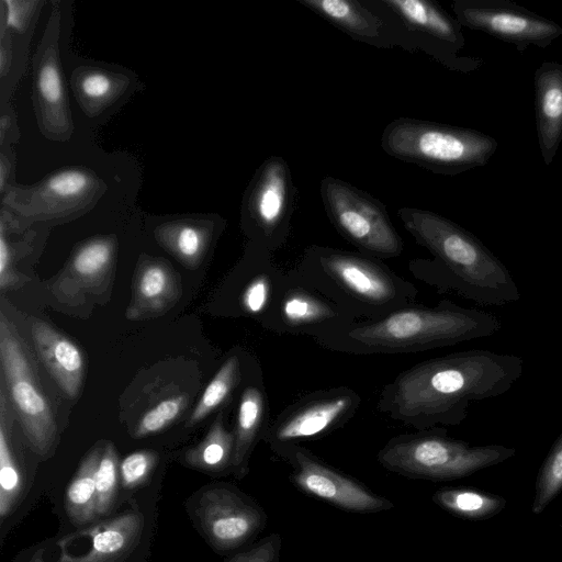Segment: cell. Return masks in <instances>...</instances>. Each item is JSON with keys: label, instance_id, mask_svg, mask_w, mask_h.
I'll return each mask as SVG.
<instances>
[{"label": "cell", "instance_id": "obj_15", "mask_svg": "<svg viewBox=\"0 0 562 562\" xmlns=\"http://www.w3.org/2000/svg\"><path fill=\"white\" fill-rule=\"evenodd\" d=\"M263 324L279 334L316 338L355 321L337 304L299 280L292 271Z\"/></svg>", "mask_w": 562, "mask_h": 562}, {"label": "cell", "instance_id": "obj_2", "mask_svg": "<svg viewBox=\"0 0 562 562\" xmlns=\"http://www.w3.org/2000/svg\"><path fill=\"white\" fill-rule=\"evenodd\" d=\"M397 216L432 259H414L409 271L441 292L481 305L504 306L520 299L507 267L472 233L429 210L401 207Z\"/></svg>", "mask_w": 562, "mask_h": 562}, {"label": "cell", "instance_id": "obj_17", "mask_svg": "<svg viewBox=\"0 0 562 562\" xmlns=\"http://www.w3.org/2000/svg\"><path fill=\"white\" fill-rule=\"evenodd\" d=\"M143 524V516L138 512L121 514L85 530L89 543L80 553L61 551L53 561L35 562H123L136 546Z\"/></svg>", "mask_w": 562, "mask_h": 562}, {"label": "cell", "instance_id": "obj_20", "mask_svg": "<svg viewBox=\"0 0 562 562\" xmlns=\"http://www.w3.org/2000/svg\"><path fill=\"white\" fill-rule=\"evenodd\" d=\"M269 407L262 385L249 384L240 395L236 427L234 431V453L232 469L237 479L248 473V463L254 447L262 439L269 426Z\"/></svg>", "mask_w": 562, "mask_h": 562}, {"label": "cell", "instance_id": "obj_32", "mask_svg": "<svg viewBox=\"0 0 562 562\" xmlns=\"http://www.w3.org/2000/svg\"><path fill=\"white\" fill-rule=\"evenodd\" d=\"M281 548L282 538L280 535L270 533L237 552L226 562H281Z\"/></svg>", "mask_w": 562, "mask_h": 562}, {"label": "cell", "instance_id": "obj_1", "mask_svg": "<svg viewBox=\"0 0 562 562\" xmlns=\"http://www.w3.org/2000/svg\"><path fill=\"white\" fill-rule=\"evenodd\" d=\"M515 355L474 349L414 364L380 392L376 408L416 430L458 426L471 402L503 395L522 374Z\"/></svg>", "mask_w": 562, "mask_h": 562}, {"label": "cell", "instance_id": "obj_6", "mask_svg": "<svg viewBox=\"0 0 562 562\" xmlns=\"http://www.w3.org/2000/svg\"><path fill=\"white\" fill-rule=\"evenodd\" d=\"M515 453V448L497 443L471 446L437 427L392 437L376 460L385 470L409 479L449 481L503 463Z\"/></svg>", "mask_w": 562, "mask_h": 562}, {"label": "cell", "instance_id": "obj_12", "mask_svg": "<svg viewBox=\"0 0 562 562\" xmlns=\"http://www.w3.org/2000/svg\"><path fill=\"white\" fill-rule=\"evenodd\" d=\"M194 517L210 544L233 551L255 539L267 526L268 515L250 496L228 485H213L195 495Z\"/></svg>", "mask_w": 562, "mask_h": 562}, {"label": "cell", "instance_id": "obj_31", "mask_svg": "<svg viewBox=\"0 0 562 562\" xmlns=\"http://www.w3.org/2000/svg\"><path fill=\"white\" fill-rule=\"evenodd\" d=\"M157 457L149 451H136L123 459L119 472L122 484L126 488L140 485L155 467Z\"/></svg>", "mask_w": 562, "mask_h": 562}, {"label": "cell", "instance_id": "obj_33", "mask_svg": "<svg viewBox=\"0 0 562 562\" xmlns=\"http://www.w3.org/2000/svg\"><path fill=\"white\" fill-rule=\"evenodd\" d=\"M172 247L187 261L196 260L203 250L202 233L193 226H182L173 237Z\"/></svg>", "mask_w": 562, "mask_h": 562}, {"label": "cell", "instance_id": "obj_7", "mask_svg": "<svg viewBox=\"0 0 562 562\" xmlns=\"http://www.w3.org/2000/svg\"><path fill=\"white\" fill-rule=\"evenodd\" d=\"M363 1L390 24L396 46L423 50L454 71H475L484 64L480 57L458 55L465 45L462 25L436 1Z\"/></svg>", "mask_w": 562, "mask_h": 562}, {"label": "cell", "instance_id": "obj_28", "mask_svg": "<svg viewBox=\"0 0 562 562\" xmlns=\"http://www.w3.org/2000/svg\"><path fill=\"white\" fill-rule=\"evenodd\" d=\"M119 467L115 448L109 443L101 452L95 472L98 516L106 515L113 505L117 491Z\"/></svg>", "mask_w": 562, "mask_h": 562}, {"label": "cell", "instance_id": "obj_13", "mask_svg": "<svg viewBox=\"0 0 562 562\" xmlns=\"http://www.w3.org/2000/svg\"><path fill=\"white\" fill-rule=\"evenodd\" d=\"M276 456L290 465L293 485L341 510L374 514L394 508L392 501L327 464L302 445L289 446Z\"/></svg>", "mask_w": 562, "mask_h": 562}, {"label": "cell", "instance_id": "obj_9", "mask_svg": "<svg viewBox=\"0 0 562 562\" xmlns=\"http://www.w3.org/2000/svg\"><path fill=\"white\" fill-rule=\"evenodd\" d=\"M0 359L14 411L33 449L46 454L56 437V423L33 371L29 353L13 326L1 314Z\"/></svg>", "mask_w": 562, "mask_h": 562}, {"label": "cell", "instance_id": "obj_25", "mask_svg": "<svg viewBox=\"0 0 562 562\" xmlns=\"http://www.w3.org/2000/svg\"><path fill=\"white\" fill-rule=\"evenodd\" d=\"M240 380V360L233 355L226 359L204 390L195 406L190 424H195L222 405L238 385Z\"/></svg>", "mask_w": 562, "mask_h": 562}, {"label": "cell", "instance_id": "obj_35", "mask_svg": "<svg viewBox=\"0 0 562 562\" xmlns=\"http://www.w3.org/2000/svg\"><path fill=\"white\" fill-rule=\"evenodd\" d=\"M79 87L83 97L101 102L112 94L114 83L104 72L91 71L81 78Z\"/></svg>", "mask_w": 562, "mask_h": 562}, {"label": "cell", "instance_id": "obj_26", "mask_svg": "<svg viewBox=\"0 0 562 562\" xmlns=\"http://www.w3.org/2000/svg\"><path fill=\"white\" fill-rule=\"evenodd\" d=\"M562 492V432L551 446L536 479L531 512L541 514Z\"/></svg>", "mask_w": 562, "mask_h": 562}, {"label": "cell", "instance_id": "obj_3", "mask_svg": "<svg viewBox=\"0 0 562 562\" xmlns=\"http://www.w3.org/2000/svg\"><path fill=\"white\" fill-rule=\"evenodd\" d=\"M501 326L492 313L442 300L434 307L415 304L374 321L349 323L314 339L351 355L405 353L490 337Z\"/></svg>", "mask_w": 562, "mask_h": 562}, {"label": "cell", "instance_id": "obj_23", "mask_svg": "<svg viewBox=\"0 0 562 562\" xmlns=\"http://www.w3.org/2000/svg\"><path fill=\"white\" fill-rule=\"evenodd\" d=\"M35 86L36 94L45 115V123L50 127L68 130L69 119L65 91L55 53L46 56L38 64Z\"/></svg>", "mask_w": 562, "mask_h": 562}, {"label": "cell", "instance_id": "obj_21", "mask_svg": "<svg viewBox=\"0 0 562 562\" xmlns=\"http://www.w3.org/2000/svg\"><path fill=\"white\" fill-rule=\"evenodd\" d=\"M431 499L446 512L468 520L490 519L507 504L503 496L471 487H442Z\"/></svg>", "mask_w": 562, "mask_h": 562}, {"label": "cell", "instance_id": "obj_14", "mask_svg": "<svg viewBox=\"0 0 562 562\" xmlns=\"http://www.w3.org/2000/svg\"><path fill=\"white\" fill-rule=\"evenodd\" d=\"M462 26L484 32L517 50L544 48L562 36V26L510 0H454L451 4Z\"/></svg>", "mask_w": 562, "mask_h": 562}, {"label": "cell", "instance_id": "obj_34", "mask_svg": "<svg viewBox=\"0 0 562 562\" xmlns=\"http://www.w3.org/2000/svg\"><path fill=\"white\" fill-rule=\"evenodd\" d=\"M169 276L164 267L150 265L139 277L138 293L146 300H155L166 291Z\"/></svg>", "mask_w": 562, "mask_h": 562}, {"label": "cell", "instance_id": "obj_29", "mask_svg": "<svg viewBox=\"0 0 562 562\" xmlns=\"http://www.w3.org/2000/svg\"><path fill=\"white\" fill-rule=\"evenodd\" d=\"M186 403L183 396H173L164 400L148 411L138 423L135 435L144 437L162 430L182 411Z\"/></svg>", "mask_w": 562, "mask_h": 562}, {"label": "cell", "instance_id": "obj_4", "mask_svg": "<svg viewBox=\"0 0 562 562\" xmlns=\"http://www.w3.org/2000/svg\"><path fill=\"white\" fill-rule=\"evenodd\" d=\"M292 272L355 322L374 321L417 304L415 284L381 259L361 252L312 245Z\"/></svg>", "mask_w": 562, "mask_h": 562}, {"label": "cell", "instance_id": "obj_8", "mask_svg": "<svg viewBox=\"0 0 562 562\" xmlns=\"http://www.w3.org/2000/svg\"><path fill=\"white\" fill-rule=\"evenodd\" d=\"M319 192L329 222L359 252L381 260L402 255L403 239L383 202L333 176L322 179Z\"/></svg>", "mask_w": 562, "mask_h": 562}, {"label": "cell", "instance_id": "obj_36", "mask_svg": "<svg viewBox=\"0 0 562 562\" xmlns=\"http://www.w3.org/2000/svg\"><path fill=\"white\" fill-rule=\"evenodd\" d=\"M2 4L4 5L7 26L16 31H22L26 27L36 2L3 0Z\"/></svg>", "mask_w": 562, "mask_h": 562}, {"label": "cell", "instance_id": "obj_27", "mask_svg": "<svg viewBox=\"0 0 562 562\" xmlns=\"http://www.w3.org/2000/svg\"><path fill=\"white\" fill-rule=\"evenodd\" d=\"M22 492V475L12 453L4 419L0 424V518L1 522L12 512Z\"/></svg>", "mask_w": 562, "mask_h": 562}, {"label": "cell", "instance_id": "obj_10", "mask_svg": "<svg viewBox=\"0 0 562 562\" xmlns=\"http://www.w3.org/2000/svg\"><path fill=\"white\" fill-rule=\"evenodd\" d=\"M360 403V395L346 386L308 393L269 424L262 440L277 454L289 446L323 438L347 424Z\"/></svg>", "mask_w": 562, "mask_h": 562}, {"label": "cell", "instance_id": "obj_30", "mask_svg": "<svg viewBox=\"0 0 562 562\" xmlns=\"http://www.w3.org/2000/svg\"><path fill=\"white\" fill-rule=\"evenodd\" d=\"M112 257V245L105 240L91 241L79 249L74 258V269L83 277L103 271Z\"/></svg>", "mask_w": 562, "mask_h": 562}, {"label": "cell", "instance_id": "obj_22", "mask_svg": "<svg viewBox=\"0 0 562 562\" xmlns=\"http://www.w3.org/2000/svg\"><path fill=\"white\" fill-rule=\"evenodd\" d=\"M101 452L99 447L90 451L67 486L66 513L76 526L86 525L98 516L95 472Z\"/></svg>", "mask_w": 562, "mask_h": 562}, {"label": "cell", "instance_id": "obj_37", "mask_svg": "<svg viewBox=\"0 0 562 562\" xmlns=\"http://www.w3.org/2000/svg\"><path fill=\"white\" fill-rule=\"evenodd\" d=\"M10 251L9 246L5 241L4 235L1 232L0 235V285L1 288L5 284L7 271L9 269Z\"/></svg>", "mask_w": 562, "mask_h": 562}, {"label": "cell", "instance_id": "obj_5", "mask_svg": "<svg viewBox=\"0 0 562 562\" xmlns=\"http://www.w3.org/2000/svg\"><path fill=\"white\" fill-rule=\"evenodd\" d=\"M497 146L480 131L412 117L391 121L381 135L389 156L443 176L485 166Z\"/></svg>", "mask_w": 562, "mask_h": 562}, {"label": "cell", "instance_id": "obj_11", "mask_svg": "<svg viewBox=\"0 0 562 562\" xmlns=\"http://www.w3.org/2000/svg\"><path fill=\"white\" fill-rule=\"evenodd\" d=\"M297 190L286 160L270 156L257 169L244 205L247 226L259 246L270 252L288 239Z\"/></svg>", "mask_w": 562, "mask_h": 562}, {"label": "cell", "instance_id": "obj_19", "mask_svg": "<svg viewBox=\"0 0 562 562\" xmlns=\"http://www.w3.org/2000/svg\"><path fill=\"white\" fill-rule=\"evenodd\" d=\"M31 333L50 375L68 396H76L83 375V357L79 348L69 338L40 321L32 323Z\"/></svg>", "mask_w": 562, "mask_h": 562}, {"label": "cell", "instance_id": "obj_16", "mask_svg": "<svg viewBox=\"0 0 562 562\" xmlns=\"http://www.w3.org/2000/svg\"><path fill=\"white\" fill-rule=\"evenodd\" d=\"M295 1L357 41L379 48L396 46L390 24L363 0Z\"/></svg>", "mask_w": 562, "mask_h": 562}, {"label": "cell", "instance_id": "obj_18", "mask_svg": "<svg viewBox=\"0 0 562 562\" xmlns=\"http://www.w3.org/2000/svg\"><path fill=\"white\" fill-rule=\"evenodd\" d=\"M535 112L539 148L546 166L562 142V65L543 61L535 71Z\"/></svg>", "mask_w": 562, "mask_h": 562}, {"label": "cell", "instance_id": "obj_24", "mask_svg": "<svg viewBox=\"0 0 562 562\" xmlns=\"http://www.w3.org/2000/svg\"><path fill=\"white\" fill-rule=\"evenodd\" d=\"M234 432L224 427L222 415L213 424L205 439L186 454L187 462L198 469L221 472L233 463Z\"/></svg>", "mask_w": 562, "mask_h": 562}]
</instances>
